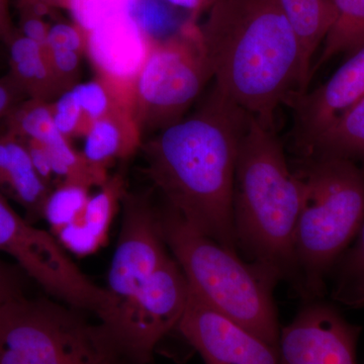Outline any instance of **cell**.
<instances>
[{
	"mask_svg": "<svg viewBox=\"0 0 364 364\" xmlns=\"http://www.w3.org/2000/svg\"><path fill=\"white\" fill-rule=\"evenodd\" d=\"M249 114L213 86L193 114L141 145L144 173L182 219L237 252L235 170Z\"/></svg>",
	"mask_w": 364,
	"mask_h": 364,
	"instance_id": "cell-1",
	"label": "cell"
},
{
	"mask_svg": "<svg viewBox=\"0 0 364 364\" xmlns=\"http://www.w3.org/2000/svg\"><path fill=\"white\" fill-rule=\"evenodd\" d=\"M200 25L215 87L269 128L291 95L304 92L310 71L298 36L277 0H219Z\"/></svg>",
	"mask_w": 364,
	"mask_h": 364,
	"instance_id": "cell-2",
	"label": "cell"
},
{
	"mask_svg": "<svg viewBox=\"0 0 364 364\" xmlns=\"http://www.w3.org/2000/svg\"><path fill=\"white\" fill-rule=\"evenodd\" d=\"M304 196L274 128L249 114L237 157L233 224L237 246L279 280L296 284L294 235Z\"/></svg>",
	"mask_w": 364,
	"mask_h": 364,
	"instance_id": "cell-3",
	"label": "cell"
},
{
	"mask_svg": "<svg viewBox=\"0 0 364 364\" xmlns=\"http://www.w3.org/2000/svg\"><path fill=\"white\" fill-rule=\"evenodd\" d=\"M158 217L165 243L191 293L215 312L279 347L280 329L272 291L279 279L196 230L166 203L158 208Z\"/></svg>",
	"mask_w": 364,
	"mask_h": 364,
	"instance_id": "cell-4",
	"label": "cell"
},
{
	"mask_svg": "<svg viewBox=\"0 0 364 364\" xmlns=\"http://www.w3.org/2000/svg\"><path fill=\"white\" fill-rule=\"evenodd\" d=\"M294 235L296 289L318 298L325 279L355 239L364 222V170L334 156H310Z\"/></svg>",
	"mask_w": 364,
	"mask_h": 364,
	"instance_id": "cell-5",
	"label": "cell"
},
{
	"mask_svg": "<svg viewBox=\"0 0 364 364\" xmlns=\"http://www.w3.org/2000/svg\"><path fill=\"white\" fill-rule=\"evenodd\" d=\"M25 294L0 306V364H132L98 321Z\"/></svg>",
	"mask_w": 364,
	"mask_h": 364,
	"instance_id": "cell-6",
	"label": "cell"
},
{
	"mask_svg": "<svg viewBox=\"0 0 364 364\" xmlns=\"http://www.w3.org/2000/svg\"><path fill=\"white\" fill-rule=\"evenodd\" d=\"M212 79V62L193 16L169 37L151 43L130 93L143 142L183 119Z\"/></svg>",
	"mask_w": 364,
	"mask_h": 364,
	"instance_id": "cell-7",
	"label": "cell"
},
{
	"mask_svg": "<svg viewBox=\"0 0 364 364\" xmlns=\"http://www.w3.org/2000/svg\"><path fill=\"white\" fill-rule=\"evenodd\" d=\"M0 252L11 256L21 270L57 301L97 317L107 296L71 259L51 232L33 226L14 210L0 193Z\"/></svg>",
	"mask_w": 364,
	"mask_h": 364,
	"instance_id": "cell-8",
	"label": "cell"
},
{
	"mask_svg": "<svg viewBox=\"0 0 364 364\" xmlns=\"http://www.w3.org/2000/svg\"><path fill=\"white\" fill-rule=\"evenodd\" d=\"M189 293L188 279L171 255L135 296L100 323L132 364H150L158 345L177 330Z\"/></svg>",
	"mask_w": 364,
	"mask_h": 364,
	"instance_id": "cell-9",
	"label": "cell"
},
{
	"mask_svg": "<svg viewBox=\"0 0 364 364\" xmlns=\"http://www.w3.org/2000/svg\"><path fill=\"white\" fill-rule=\"evenodd\" d=\"M151 193L127 191L122 200L121 230L105 287L107 305L97 318L100 322L135 296L171 257Z\"/></svg>",
	"mask_w": 364,
	"mask_h": 364,
	"instance_id": "cell-10",
	"label": "cell"
},
{
	"mask_svg": "<svg viewBox=\"0 0 364 364\" xmlns=\"http://www.w3.org/2000/svg\"><path fill=\"white\" fill-rule=\"evenodd\" d=\"M359 334L333 306L311 303L280 330V364H358Z\"/></svg>",
	"mask_w": 364,
	"mask_h": 364,
	"instance_id": "cell-11",
	"label": "cell"
},
{
	"mask_svg": "<svg viewBox=\"0 0 364 364\" xmlns=\"http://www.w3.org/2000/svg\"><path fill=\"white\" fill-rule=\"evenodd\" d=\"M177 331L205 364H280L279 347L215 312L191 291Z\"/></svg>",
	"mask_w": 364,
	"mask_h": 364,
	"instance_id": "cell-12",
	"label": "cell"
},
{
	"mask_svg": "<svg viewBox=\"0 0 364 364\" xmlns=\"http://www.w3.org/2000/svg\"><path fill=\"white\" fill-rule=\"evenodd\" d=\"M364 97V46L316 90L296 92L286 105L294 111V133L304 150L352 105Z\"/></svg>",
	"mask_w": 364,
	"mask_h": 364,
	"instance_id": "cell-13",
	"label": "cell"
},
{
	"mask_svg": "<svg viewBox=\"0 0 364 364\" xmlns=\"http://www.w3.org/2000/svg\"><path fill=\"white\" fill-rule=\"evenodd\" d=\"M86 53L100 75L131 88L152 43L133 16L107 18L86 33Z\"/></svg>",
	"mask_w": 364,
	"mask_h": 364,
	"instance_id": "cell-14",
	"label": "cell"
},
{
	"mask_svg": "<svg viewBox=\"0 0 364 364\" xmlns=\"http://www.w3.org/2000/svg\"><path fill=\"white\" fill-rule=\"evenodd\" d=\"M127 189L124 172L109 176L95 195H90L85 208L73 224L55 238L69 252L87 256L97 252L107 241L109 228Z\"/></svg>",
	"mask_w": 364,
	"mask_h": 364,
	"instance_id": "cell-15",
	"label": "cell"
},
{
	"mask_svg": "<svg viewBox=\"0 0 364 364\" xmlns=\"http://www.w3.org/2000/svg\"><path fill=\"white\" fill-rule=\"evenodd\" d=\"M50 188L33 167L25 144L4 132L0 135V193L18 203L32 224L43 219Z\"/></svg>",
	"mask_w": 364,
	"mask_h": 364,
	"instance_id": "cell-16",
	"label": "cell"
},
{
	"mask_svg": "<svg viewBox=\"0 0 364 364\" xmlns=\"http://www.w3.org/2000/svg\"><path fill=\"white\" fill-rule=\"evenodd\" d=\"M142 143L130 107H124L90 124L81 153L91 168L107 179L112 163L131 157Z\"/></svg>",
	"mask_w": 364,
	"mask_h": 364,
	"instance_id": "cell-17",
	"label": "cell"
},
{
	"mask_svg": "<svg viewBox=\"0 0 364 364\" xmlns=\"http://www.w3.org/2000/svg\"><path fill=\"white\" fill-rule=\"evenodd\" d=\"M6 45L9 77L26 98L52 102L63 93L53 74L44 46L23 37L16 28Z\"/></svg>",
	"mask_w": 364,
	"mask_h": 364,
	"instance_id": "cell-18",
	"label": "cell"
},
{
	"mask_svg": "<svg viewBox=\"0 0 364 364\" xmlns=\"http://www.w3.org/2000/svg\"><path fill=\"white\" fill-rule=\"evenodd\" d=\"M332 23L320 56L311 69L316 71L339 55H350L364 46V0H329Z\"/></svg>",
	"mask_w": 364,
	"mask_h": 364,
	"instance_id": "cell-19",
	"label": "cell"
},
{
	"mask_svg": "<svg viewBox=\"0 0 364 364\" xmlns=\"http://www.w3.org/2000/svg\"><path fill=\"white\" fill-rule=\"evenodd\" d=\"M306 157L334 156L364 162V97L311 143Z\"/></svg>",
	"mask_w": 364,
	"mask_h": 364,
	"instance_id": "cell-20",
	"label": "cell"
},
{
	"mask_svg": "<svg viewBox=\"0 0 364 364\" xmlns=\"http://www.w3.org/2000/svg\"><path fill=\"white\" fill-rule=\"evenodd\" d=\"M298 36L304 61L310 71L316 51L324 42L332 23L329 0H277Z\"/></svg>",
	"mask_w": 364,
	"mask_h": 364,
	"instance_id": "cell-21",
	"label": "cell"
},
{
	"mask_svg": "<svg viewBox=\"0 0 364 364\" xmlns=\"http://www.w3.org/2000/svg\"><path fill=\"white\" fill-rule=\"evenodd\" d=\"M332 296L348 306H364V222L351 245L335 265Z\"/></svg>",
	"mask_w": 364,
	"mask_h": 364,
	"instance_id": "cell-22",
	"label": "cell"
},
{
	"mask_svg": "<svg viewBox=\"0 0 364 364\" xmlns=\"http://www.w3.org/2000/svg\"><path fill=\"white\" fill-rule=\"evenodd\" d=\"M90 189L83 184L62 182L50 191L43 219L49 225L53 236L56 237L78 219L90 200Z\"/></svg>",
	"mask_w": 364,
	"mask_h": 364,
	"instance_id": "cell-23",
	"label": "cell"
},
{
	"mask_svg": "<svg viewBox=\"0 0 364 364\" xmlns=\"http://www.w3.org/2000/svg\"><path fill=\"white\" fill-rule=\"evenodd\" d=\"M140 0H69L67 11L72 21L90 32L100 23L121 14L133 16Z\"/></svg>",
	"mask_w": 364,
	"mask_h": 364,
	"instance_id": "cell-24",
	"label": "cell"
},
{
	"mask_svg": "<svg viewBox=\"0 0 364 364\" xmlns=\"http://www.w3.org/2000/svg\"><path fill=\"white\" fill-rule=\"evenodd\" d=\"M53 121L57 131L70 140L71 136L85 135L90 124L86 121L70 90L51 102Z\"/></svg>",
	"mask_w": 364,
	"mask_h": 364,
	"instance_id": "cell-25",
	"label": "cell"
},
{
	"mask_svg": "<svg viewBox=\"0 0 364 364\" xmlns=\"http://www.w3.org/2000/svg\"><path fill=\"white\" fill-rule=\"evenodd\" d=\"M18 11L20 21L16 28L18 32L23 37L45 47L51 23L46 20L45 14L38 13L33 9H18Z\"/></svg>",
	"mask_w": 364,
	"mask_h": 364,
	"instance_id": "cell-26",
	"label": "cell"
},
{
	"mask_svg": "<svg viewBox=\"0 0 364 364\" xmlns=\"http://www.w3.org/2000/svg\"><path fill=\"white\" fill-rule=\"evenodd\" d=\"M23 294L20 277L0 261V306Z\"/></svg>",
	"mask_w": 364,
	"mask_h": 364,
	"instance_id": "cell-27",
	"label": "cell"
},
{
	"mask_svg": "<svg viewBox=\"0 0 364 364\" xmlns=\"http://www.w3.org/2000/svg\"><path fill=\"white\" fill-rule=\"evenodd\" d=\"M69 0H18V9H30L48 16L54 9H66Z\"/></svg>",
	"mask_w": 364,
	"mask_h": 364,
	"instance_id": "cell-28",
	"label": "cell"
},
{
	"mask_svg": "<svg viewBox=\"0 0 364 364\" xmlns=\"http://www.w3.org/2000/svg\"><path fill=\"white\" fill-rule=\"evenodd\" d=\"M161 1L176 9L189 11L196 16V14L208 11L219 0H161Z\"/></svg>",
	"mask_w": 364,
	"mask_h": 364,
	"instance_id": "cell-29",
	"label": "cell"
},
{
	"mask_svg": "<svg viewBox=\"0 0 364 364\" xmlns=\"http://www.w3.org/2000/svg\"><path fill=\"white\" fill-rule=\"evenodd\" d=\"M16 32L11 20L9 0H0V42L6 44Z\"/></svg>",
	"mask_w": 364,
	"mask_h": 364,
	"instance_id": "cell-30",
	"label": "cell"
}]
</instances>
